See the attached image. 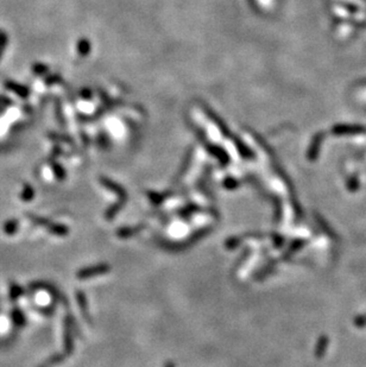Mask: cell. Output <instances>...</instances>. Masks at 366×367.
Wrapping results in <instances>:
<instances>
[{
    "instance_id": "obj_6",
    "label": "cell",
    "mask_w": 366,
    "mask_h": 367,
    "mask_svg": "<svg viewBox=\"0 0 366 367\" xmlns=\"http://www.w3.org/2000/svg\"><path fill=\"white\" fill-rule=\"evenodd\" d=\"M57 80H59V77H57V76H49V77H48V79L46 80L47 86H49V85H54V82H56Z\"/></svg>"
},
{
    "instance_id": "obj_5",
    "label": "cell",
    "mask_w": 366,
    "mask_h": 367,
    "mask_svg": "<svg viewBox=\"0 0 366 367\" xmlns=\"http://www.w3.org/2000/svg\"><path fill=\"white\" fill-rule=\"evenodd\" d=\"M12 105V100L8 98V96H4V95H0V108L4 109L5 107H8V106Z\"/></svg>"
},
{
    "instance_id": "obj_2",
    "label": "cell",
    "mask_w": 366,
    "mask_h": 367,
    "mask_svg": "<svg viewBox=\"0 0 366 367\" xmlns=\"http://www.w3.org/2000/svg\"><path fill=\"white\" fill-rule=\"evenodd\" d=\"M110 270V268L108 266H95V268H92V269H86L83 270V271L80 272V276L81 278H85V277H91V276H94V275H101V273H104L105 271H108Z\"/></svg>"
},
{
    "instance_id": "obj_3",
    "label": "cell",
    "mask_w": 366,
    "mask_h": 367,
    "mask_svg": "<svg viewBox=\"0 0 366 367\" xmlns=\"http://www.w3.org/2000/svg\"><path fill=\"white\" fill-rule=\"evenodd\" d=\"M9 43V37L8 34L5 31H0V60H2L3 55H4V51L8 47Z\"/></svg>"
},
{
    "instance_id": "obj_1",
    "label": "cell",
    "mask_w": 366,
    "mask_h": 367,
    "mask_svg": "<svg viewBox=\"0 0 366 367\" xmlns=\"http://www.w3.org/2000/svg\"><path fill=\"white\" fill-rule=\"evenodd\" d=\"M4 85H5V88L8 89V91L15 93L16 95L19 96V98L28 99L29 95H30V91H29L28 87L22 85V83H18L16 81H11V80H9V81H5Z\"/></svg>"
},
{
    "instance_id": "obj_4",
    "label": "cell",
    "mask_w": 366,
    "mask_h": 367,
    "mask_svg": "<svg viewBox=\"0 0 366 367\" xmlns=\"http://www.w3.org/2000/svg\"><path fill=\"white\" fill-rule=\"evenodd\" d=\"M48 67L44 66L43 63H35L34 66H32V72L35 73V75H43V74H46L48 72Z\"/></svg>"
}]
</instances>
